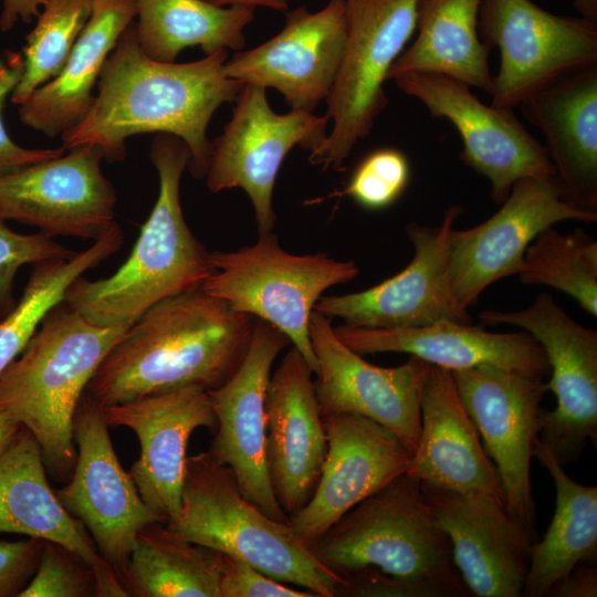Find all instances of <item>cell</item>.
<instances>
[{
  "label": "cell",
  "instance_id": "6da1fadb",
  "mask_svg": "<svg viewBox=\"0 0 597 597\" xmlns=\"http://www.w3.org/2000/svg\"><path fill=\"white\" fill-rule=\"evenodd\" d=\"M227 51L188 63L153 60L139 46L133 21L103 66L91 109L61 136L63 146L69 150L94 144L104 158L117 161L126 156L127 138L170 134L188 146L191 176L205 178L212 151L208 124L244 86L227 75Z\"/></svg>",
  "mask_w": 597,
  "mask_h": 597
},
{
  "label": "cell",
  "instance_id": "7a4b0ae2",
  "mask_svg": "<svg viewBox=\"0 0 597 597\" xmlns=\"http://www.w3.org/2000/svg\"><path fill=\"white\" fill-rule=\"evenodd\" d=\"M306 547L345 580V597L470 596L420 481L406 473L348 510Z\"/></svg>",
  "mask_w": 597,
  "mask_h": 597
},
{
  "label": "cell",
  "instance_id": "3957f363",
  "mask_svg": "<svg viewBox=\"0 0 597 597\" xmlns=\"http://www.w3.org/2000/svg\"><path fill=\"white\" fill-rule=\"evenodd\" d=\"M253 323L202 286L167 297L127 328L86 392L104 407L184 387L216 389L243 362Z\"/></svg>",
  "mask_w": 597,
  "mask_h": 597
},
{
  "label": "cell",
  "instance_id": "277c9868",
  "mask_svg": "<svg viewBox=\"0 0 597 597\" xmlns=\"http://www.w3.org/2000/svg\"><path fill=\"white\" fill-rule=\"evenodd\" d=\"M150 160L159 192L129 258L113 275H81L65 292L64 302L95 325H132L156 303L202 286L213 272L210 252L192 234L181 209L188 146L177 136L157 134Z\"/></svg>",
  "mask_w": 597,
  "mask_h": 597
},
{
  "label": "cell",
  "instance_id": "5b68a950",
  "mask_svg": "<svg viewBox=\"0 0 597 597\" xmlns=\"http://www.w3.org/2000/svg\"><path fill=\"white\" fill-rule=\"evenodd\" d=\"M130 325L100 326L64 301L42 320L0 375V413L38 441L46 470L70 479L76 459L73 420L94 373Z\"/></svg>",
  "mask_w": 597,
  "mask_h": 597
},
{
  "label": "cell",
  "instance_id": "8992f818",
  "mask_svg": "<svg viewBox=\"0 0 597 597\" xmlns=\"http://www.w3.org/2000/svg\"><path fill=\"white\" fill-rule=\"evenodd\" d=\"M166 525L182 538L239 557L315 597L343 596L346 583L324 567L293 532L249 502L232 470L208 451L187 457L180 507Z\"/></svg>",
  "mask_w": 597,
  "mask_h": 597
},
{
  "label": "cell",
  "instance_id": "52a82bcc",
  "mask_svg": "<svg viewBox=\"0 0 597 597\" xmlns=\"http://www.w3.org/2000/svg\"><path fill=\"white\" fill-rule=\"evenodd\" d=\"M210 261L213 272L202 284L203 290L234 311L277 328L315 374L311 315L325 290L359 274L356 263L326 253L292 254L273 232L259 234L255 243L235 251L210 252Z\"/></svg>",
  "mask_w": 597,
  "mask_h": 597
},
{
  "label": "cell",
  "instance_id": "ba28073f",
  "mask_svg": "<svg viewBox=\"0 0 597 597\" xmlns=\"http://www.w3.org/2000/svg\"><path fill=\"white\" fill-rule=\"evenodd\" d=\"M418 0H345L346 43L326 100L332 123L308 159L324 169L345 170L355 145L370 133L388 104L384 84L416 29Z\"/></svg>",
  "mask_w": 597,
  "mask_h": 597
},
{
  "label": "cell",
  "instance_id": "9c48e42d",
  "mask_svg": "<svg viewBox=\"0 0 597 597\" xmlns=\"http://www.w3.org/2000/svg\"><path fill=\"white\" fill-rule=\"evenodd\" d=\"M478 30L490 48H499L492 102L514 108L562 77L597 64V23L558 15L532 0H482Z\"/></svg>",
  "mask_w": 597,
  "mask_h": 597
},
{
  "label": "cell",
  "instance_id": "30bf717a",
  "mask_svg": "<svg viewBox=\"0 0 597 597\" xmlns=\"http://www.w3.org/2000/svg\"><path fill=\"white\" fill-rule=\"evenodd\" d=\"M480 318L521 327L543 347L556 407L543 410L540 442L562 465L577 461L587 440L597 442V332L574 321L549 293L524 310H488Z\"/></svg>",
  "mask_w": 597,
  "mask_h": 597
},
{
  "label": "cell",
  "instance_id": "8fae6325",
  "mask_svg": "<svg viewBox=\"0 0 597 597\" xmlns=\"http://www.w3.org/2000/svg\"><path fill=\"white\" fill-rule=\"evenodd\" d=\"M235 102L232 118L211 142L206 185L211 192L241 188L252 203L259 234L272 232L273 190L284 158L295 146L314 151L328 121L304 111L277 114L258 85L245 84Z\"/></svg>",
  "mask_w": 597,
  "mask_h": 597
},
{
  "label": "cell",
  "instance_id": "7c38bea8",
  "mask_svg": "<svg viewBox=\"0 0 597 597\" xmlns=\"http://www.w3.org/2000/svg\"><path fill=\"white\" fill-rule=\"evenodd\" d=\"M595 222L597 211L566 199L555 176L516 181L501 208L484 222L452 229L449 239L451 296L462 312L492 283L517 274L525 251L546 228L557 222Z\"/></svg>",
  "mask_w": 597,
  "mask_h": 597
},
{
  "label": "cell",
  "instance_id": "4fadbf2b",
  "mask_svg": "<svg viewBox=\"0 0 597 597\" xmlns=\"http://www.w3.org/2000/svg\"><path fill=\"white\" fill-rule=\"evenodd\" d=\"M102 407L86 391L73 420L76 459L70 481L55 494L91 535L116 576L126 566L139 530L165 522L143 501L114 450Z\"/></svg>",
  "mask_w": 597,
  "mask_h": 597
},
{
  "label": "cell",
  "instance_id": "5bb4252c",
  "mask_svg": "<svg viewBox=\"0 0 597 597\" xmlns=\"http://www.w3.org/2000/svg\"><path fill=\"white\" fill-rule=\"evenodd\" d=\"M450 373L485 452L495 462L507 511L535 532L530 470L540 440L546 383L492 365Z\"/></svg>",
  "mask_w": 597,
  "mask_h": 597
},
{
  "label": "cell",
  "instance_id": "9a60e30c",
  "mask_svg": "<svg viewBox=\"0 0 597 597\" xmlns=\"http://www.w3.org/2000/svg\"><path fill=\"white\" fill-rule=\"evenodd\" d=\"M394 81L432 117L453 125L462 139L461 160L490 181L495 203L501 205L520 179L555 176L544 146L511 108L486 105L469 85L442 74L410 72Z\"/></svg>",
  "mask_w": 597,
  "mask_h": 597
},
{
  "label": "cell",
  "instance_id": "2e32d148",
  "mask_svg": "<svg viewBox=\"0 0 597 597\" xmlns=\"http://www.w3.org/2000/svg\"><path fill=\"white\" fill-rule=\"evenodd\" d=\"M69 150L1 171L0 216L34 226L52 238L96 241L116 224V192L102 171L100 146Z\"/></svg>",
  "mask_w": 597,
  "mask_h": 597
},
{
  "label": "cell",
  "instance_id": "e0dca14e",
  "mask_svg": "<svg viewBox=\"0 0 597 597\" xmlns=\"http://www.w3.org/2000/svg\"><path fill=\"white\" fill-rule=\"evenodd\" d=\"M310 338L317 368L314 388L322 417L352 413L388 430L415 453L420 436V401L430 364L416 357L397 367L365 360L335 334L332 318L313 311Z\"/></svg>",
  "mask_w": 597,
  "mask_h": 597
},
{
  "label": "cell",
  "instance_id": "ac0fdd59",
  "mask_svg": "<svg viewBox=\"0 0 597 597\" xmlns=\"http://www.w3.org/2000/svg\"><path fill=\"white\" fill-rule=\"evenodd\" d=\"M289 345V338L277 328L254 318L243 362L223 385L208 391L216 416L209 454L232 470L249 502L282 523H289L290 519L270 482L265 399L272 365Z\"/></svg>",
  "mask_w": 597,
  "mask_h": 597
},
{
  "label": "cell",
  "instance_id": "d6986e66",
  "mask_svg": "<svg viewBox=\"0 0 597 597\" xmlns=\"http://www.w3.org/2000/svg\"><path fill=\"white\" fill-rule=\"evenodd\" d=\"M420 486L436 525L450 541L453 563L470 595L521 597L535 532L493 496Z\"/></svg>",
  "mask_w": 597,
  "mask_h": 597
},
{
  "label": "cell",
  "instance_id": "ffe728a7",
  "mask_svg": "<svg viewBox=\"0 0 597 597\" xmlns=\"http://www.w3.org/2000/svg\"><path fill=\"white\" fill-rule=\"evenodd\" d=\"M461 212V207H450L434 227L409 223L406 231L415 252L402 271L360 292L323 296L314 311L373 328L469 323V314L451 296L449 282V239Z\"/></svg>",
  "mask_w": 597,
  "mask_h": 597
},
{
  "label": "cell",
  "instance_id": "44dd1931",
  "mask_svg": "<svg viewBox=\"0 0 597 597\" xmlns=\"http://www.w3.org/2000/svg\"><path fill=\"white\" fill-rule=\"evenodd\" d=\"M346 33L345 0H328L317 12L303 7L286 14L276 35L227 60L224 71L243 85L279 91L291 109L313 113L332 91Z\"/></svg>",
  "mask_w": 597,
  "mask_h": 597
},
{
  "label": "cell",
  "instance_id": "7402d4cb",
  "mask_svg": "<svg viewBox=\"0 0 597 597\" xmlns=\"http://www.w3.org/2000/svg\"><path fill=\"white\" fill-rule=\"evenodd\" d=\"M327 452L310 501L290 516L306 546L343 514L407 472L411 454L390 430L358 415L323 417Z\"/></svg>",
  "mask_w": 597,
  "mask_h": 597
},
{
  "label": "cell",
  "instance_id": "603a6c76",
  "mask_svg": "<svg viewBox=\"0 0 597 597\" xmlns=\"http://www.w3.org/2000/svg\"><path fill=\"white\" fill-rule=\"evenodd\" d=\"M102 407V406H101ZM108 427H126L140 444L129 474L145 504L165 522L180 507L187 446L193 431L213 432L210 396L199 387H184L102 407Z\"/></svg>",
  "mask_w": 597,
  "mask_h": 597
},
{
  "label": "cell",
  "instance_id": "cb8c5ba5",
  "mask_svg": "<svg viewBox=\"0 0 597 597\" xmlns=\"http://www.w3.org/2000/svg\"><path fill=\"white\" fill-rule=\"evenodd\" d=\"M313 370L292 346L266 391V461L273 493L291 515L312 498L327 452Z\"/></svg>",
  "mask_w": 597,
  "mask_h": 597
},
{
  "label": "cell",
  "instance_id": "d4e9b609",
  "mask_svg": "<svg viewBox=\"0 0 597 597\" xmlns=\"http://www.w3.org/2000/svg\"><path fill=\"white\" fill-rule=\"evenodd\" d=\"M334 332L360 355L405 353L450 371L492 365L541 378L551 373L543 347L527 332L494 333L450 321L391 328L344 323L334 327Z\"/></svg>",
  "mask_w": 597,
  "mask_h": 597
},
{
  "label": "cell",
  "instance_id": "484cf974",
  "mask_svg": "<svg viewBox=\"0 0 597 597\" xmlns=\"http://www.w3.org/2000/svg\"><path fill=\"white\" fill-rule=\"evenodd\" d=\"M406 474L420 483L482 493L505 503L498 470L446 368L429 367L420 401V436Z\"/></svg>",
  "mask_w": 597,
  "mask_h": 597
},
{
  "label": "cell",
  "instance_id": "4316f807",
  "mask_svg": "<svg viewBox=\"0 0 597 597\" xmlns=\"http://www.w3.org/2000/svg\"><path fill=\"white\" fill-rule=\"evenodd\" d=\"M0 533L66 546L92 566L98 597H126L84 525L63 507L51 489L42 450L24 426L0 457Z\"/></svg>",
  "mask_w": 597,
  "mask_h": 597
},
{
  "label": "cell",
  "instance_id": "83f0119b",
  "mask_svg": "<svg viewBox=\"0 0 597 597\" xmlns=\"http://www.w3.org/2000/svg\"><path fill=\"white\" fill-rule=\"evenodd\" d=\"M538 127L567 200L597 210V64L573 72L520 105Z\"/></svg>",
  "mask_w": 597,
  "mask_h": 597
},
{
  "label": "cell",
  "instance_id": "f1b7e54d",
  "mask_svg": "<svg viewBox=\"0 0 597 597\" xmlns=\"http://www.w3.org/2000/svg\"><path fill=\"white\" fill-rule=\"evenodd\" d=\"M136 15V0H94L60 73L19 105L21 122L50 138L75 127L93 105L107 57Z\"/></svg>",
  "mask_w": 597,
  "mask_h": 597
},
{
  "label": "cell",
  "instance_id": "f546056e",
  "mask_svg": "<svg viewBox=\"0 0 597 597\" xmlns=\"http://www.w3.org/2000/svg\"><path fill=\"white\" fill-rule=\"evenodd\" d=\"M481 1L418 0L417 35L391 65L388 80L410 72L437 73L491 95V49L478 30Z\"/></svg>",
  "mask_w": 597,
  "mask_h": 597
},
{
  "label": "cell",
  "instance_id": "4dcf8cb0",
  "mask_svg": "<svg viewBox=\"0 0 597 597\" xmlns=\"http://www.w3.org/2000/svg\"><path fill=\"white\" fill-rule=\"evenodd\" d=\"M534 458L554 481L555 511L542 541L533 543L522 596L545 597L577 564L596 563L597 488L574 481L540 440Z\"/></svg>",
  "mask_w": 597,
  "mask_h": 597
},
{
  "label": "cell",
  "instance_id": "1f68e13d",
  "mask_svg": "<svg viewBox=\"0 0 597 597\" xmlns=\"http://www.w3.org/2000/svg\"><path fill=\"white\" fill-rule=\"evenodd\" d=\"M219 555L156 521L139 530L117 578L126 597H221Z\"/></svg>",
  "mask_w": 597,
  "mask_h": 597
},
{
  "label": "cell",
  "instance_id": "d6a6232c",
  "mask_svg": "<svg viewBox=\"0 0 597 597\" xmlns=\"http://www.w3.org/2000/svg\"><path fill=\"white\" fill-rule=\"evenodd\" d=\"M136 35L143 52L153 60L175 62L189 46L206 55L241 50L244 28L253 20L250 6L219 7L205 0H136Z\"/></svg>",
  "mask_w": 597,
  "mask_h": 597
},
{
  "label": "cell",
  "instance_id": "836d02e7",
  "mask_svg": "<svg viewBox=\"0 0 597 597\" xmlns=\"http://www.w3.org/2000/svg\"><path fill=\"white\" fill-rule=\"evenodd\" d=\"M122 244V230L115 224L70 259L34 264L22 296L0 320V375L20 355L44 316L64 301L73 281L118 251Z\"/></svg>",
  "mask_w": 597,
  "mask_h": 597
},
{
  "label": "cell",
  "instance_id": "e575fe53",
  "mask_svg": "<svg viewBox=\"0 0 597 597\" xmlns=\"http://www.w3.org/2000/svg\"><path fill=\"white\" fill-rule=\"evenodd\" d=\"M528 285L566 293L591 316L597 315V242L582 228L561 233L543 230L525 251L517 272Z\"/></svg>",
  "mask_w": 597,
  "mask_h": 597
},
{
  "label": "cell",
  "instance_id": "d590c367",
  "mask_svg": "<svg viewBox=\"0 0 597 597\" xmlns=\"http://www.w3.org/2000/svg\"><path fill=\"white\" fill-rule=\"evenodd\" d=\"M93 1L46 0L21 52L23 71L11 93L13 104L20 105L60 73L91 15Z\"/></svg>",
  "mask_w": 597,
  "mask_h": 597
},
{
  "label": "cell",
  "instance_id": "8d00e7d4",
  "mask_svg": "<svg viewBox=\"0 0 597 597\" xmlns=\"http://www.w3.org/2000/svg\"><path fill=\"white\" fill-rule=\"evenodd\" d=\"M409 178L410 166L406 155L397 148L381 147L366 155L345 188L327 198L347 196L365 209L380 210L401 197Z\"/></svg>",
  "mask_w": 597,
  "mask_h": 597
},
{
  "label": "cell",
  "instance_id": "74e56055",
  "mask_svg": "<svg viewBox=\"0 0 597 597\" xmlns=\"http://www.w3.org/2000/svg\"><path fill=\"white\" fill-rule=\"evenodd\" d=\"M98 597L92 566L66 546L44 541L38 567L18 597Z\"/></svg>",
  "mask_w": 597,
  "mask_h": 597
},
{
  "label": "cell",
  "instance_id": "f35d334b",
  "mask_svg": "<svg viewBox=\"0 0 597 597\" xmlns=\"http://www.w3.org/2000/svg\"><path fill=\"white\" fill-rule=\"evenodd\" d=\"M75 254L76 251L63 247L41 231L32 234L13 231L0 216V320L15 305L13 287L21 266L70 259Z\"/></svg>",
  "mask_w": 597,
  "mask_h": 597
},
{
  "label": "cell",
  "instance_id": "ab89813d",
  "mask_svg": "<svg viewBox=\"0 0 597 597\" xmlns=\"http://www.w3.org/2000/svg\"><path fill=\"white\" fill-rule=\"evenodd\" d=\"M219 554L221 597H315L268 576L239 557Z\"/></svg>",
  "mask_w": 597,
  "mask_h": 597
},
{
  "label": "cell",
  "instance_id": "60d3db41",
  "mask_svg": "<svg viewBox=\"0 0 597 597\" xmlns=\"http://www.w3.org/2000/svg\"><path fill=\"white\" fill-rule=\"evenodd\" d=\"M22 71V54L20 52H4V55L0 57V171L57 157L66 151L64 146L40 149L24 148L15 144L7 133L1 112L7 97L11 95L19 83Z\"/></svg>",
  "mask_w": 597,
  "mask_h": 597
},
{
  "label": "cell",
  "instance_id": "b9f144b4",
  "mask_svg": "<svg viewBox=\"0 0 597 597\" xmlns=\"http://www.w3.org/2000/svg\"><path fill=\"white\" fill-rule=\"evenodd\" d=\"M44 540L0 541V597H18L32 578Z\"/></svg>",
  "mask_w": 597,
  "mask_h": 597
},
{
  "label": "cell",
  "instance_id": "7bdbcfd3",
  "mask_svg": "<svg viewBox=\"0 0 597 597\" xmlns=\"http://www.w3.org/2000/svg\"><path fill=\"white\" fill-rule=\"evenodd\" d=\"M549 597H596L597 569L595 563H579L549 590Z\"/></svg>",
  "mask_w": 597,
  "mask_h": 597
},
{
  "label": "cell",
  "instance_id": "ee69618b",
  "mask_svg": "<svg viewBox=\"0 0 597 597\" xmlns=\"http://www.w3.org/2000/svg\"><path fill=\"white\" fill-rule=\"evenodd\" d=\"M46 0H3V8L0 17V29L7 32L21 20L30 23L38 18Z\"/></svg>",
  "mask_w": 597,
  "mask_h": 597
},
{
  "label": "cell",
  "instance_id": "f6af8a7d",
  "mask_svg": "<svg viewBox=\"0 0 597 597\" xmlns=\"http://www.w3.org/2000/svg\"><path fill=\"white\" fill-rule=\"evenodd\" d=\"M21 427L17 420L0 413V457L11 446Z\"/></svg>",
  "mask_w": 597,
  "mask_h": 597
},
{
  "label": "cell",
  "instance_id": "bcb514c9",
  "mask_svg": "<svg viewBox=\"0 0 597 597\" xmlns=\"http://www.w3.org/2000/svg\"><path fill=\"white\" fill-rule=\"evenodd\" d=\"M219 7L226 6H250V7H264L273 10L283 11L286 10L291 0H205Z\"/></svg>",
  "mask_w": 597,
  "mask_h": 597
},
{
  "label": "cell",
  "instance_id": "7dc6e473",
  "mask_svg": "<svg viewBox=\"0 0 597 597\" xmlns=\"http://www.w3.org/2000/svg\"><path fill=\"white\" fill-rule=\"evenodd\" d=\"M579 17L597 23V0H573Z\"/></svg>",
  "mask_w": 597,
  "mask_h": 597
},
{
  "label": "cell",
  "instance_id": "c3c4849f",
  "mask_svg": "<svg viewBox=\"0 0 597 597\" xmlns=\"http://www.w3.org/2000/svg\"><path fill=\"white\" fill-rule=\"evenodd\" d=\"M1 172V171H0Z\"/></svg>",
  "mask_w": 597,
  "mask_h": 597
}]
</instances>
